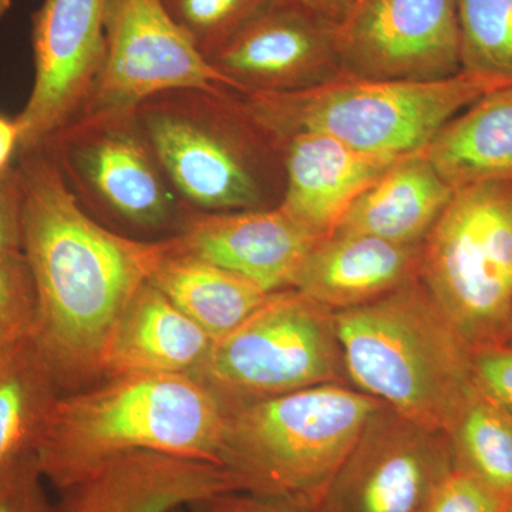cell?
<instances>
[{
  "label": "cell",
  "instance_id": "obj_1",
  "mask_svg": "<svg viewBox=\"0 0 512 512\" xmlns=\"http://www.w3.org/2000/svg\"><path fill=\"white\" fill-rule=\"evenodd\" d=\"M22 252L35 282V340L60 389L101 379V357L117 320L157 266L174 235L137 239L89 214L46 150L18 154Z\"/></svg>",
  "mask_w": 512,
  "mask_h": 512
},
{
  "label": "cell",
  "instance_id": "obj_2",
  "mask_svg": "<svg viewBox=\"0 0 512 512\" xmlns=\"http://www.w3.org/2000/svg\"><path fill=\"white\" fill-rule=\"evenodd\" d=\"M225 427L224 404L194 377H111L57 399L37 464L60 491L140 451L224 466Z\"/></svg>",
  "mask_w": 512,
  "mask_h": 512
},
{
  "label": "cell",
  "instance_id": "obj_3",
  "mask_svg": "<svg viewBox=\"0 0 512 512\" xmlns=\"http://www.w3.org/2000/svg\"><path fill=\"white\" fill-rule=\"evenodd\" d=\"M346 375L404 420L451 436L480 389L473 349L420 279L335 312Z\"/></svg>",
  "mask_w": 512,
  "mask_h": 512
},
{
  "label": "cell",
  "instance_id": "obj_4",
  "mask_svg": "<svg viewBox=\"0 0 512 512\" xmlns=\"http://www.w3.org/2000/svg\"><path fill=\"white\" fill-rule=\"evenodd\" d=\"M382 402L322 384L227 409L222 464L241 491L316 511Z\"/></svg>",
  "mask_w": 512,
  "mask_h": 512
},
{
  "label": "cell",
  "instance_id": "obj_5",
  "mask_svg": "<svg viewBox=\"0 0 512 512\" xmlns=\"http://www.w3.org/2000/svg\"><path fill=\"white\" fill-rule=\"evenodd\" d=\"M460 72L436 82L360 79L340 73L329 82L285 93H239L249 117L282 147L302 133L323 134L375 156L424 150L458 113L501 87Z\"/></svg>",
  "mask_w": 512,
  "mask_h": 512
},
{
  "label": "cell",
  "instance_id": "obj_6",
  "mask_svg": "<svg viewBox=\"0 0 512 512\" xmlns=\"http://www.w3.org/2000/svg\"><path fill=\"white\" fill-rule=\"evenodd\" d=\"M175 194L200 212L265 210L284 147L256 126L238 93L177 90L134 110Z\"/></svg>",
  "mask_w": 512,
  "mask_h": 512
},
{
  "label": "cell",
  "instance_id": "obj_7",
  "mask_svg": "<svg viewBox=\"0 0 512 512\" xmlns=\"http://www.w3.org/2000/svg\"><path fill=\"white\" fill-rule=\"evenodd\" d=\"M419 279L471 349L508 342L512 180L454 191L421 242Z\"/></svg>",
  "mask_w": 512,
  "mask_h": 512
},
{
  "label": "cell",
  "instance_id": "obj_8",
  "mask_svg": "<svg viewBox=\"0 0 512 512\" xmlns=\"http://www.w3.org/2000/svg\"><path fill=\"white\" fill-rule=\"evenodd\" d=\"M191 377L225 409L345 379L335 312L296 289L272 292L214 340Z\"/></svg>",
  "mask_w": 512,
  "mask_h": 512
},
{
  "label": "cell",
  "instance_id": "obj_9",
  "mask_svg": "<svg viewBox=\"0 0 512 512\" xmlns=\"http://www.w3.org/2000/svg\"><path fill=\"white\" fill-rule=\"evenodd\" d=\"M43 150L79 201L127 227H181L191 210L168 183L134 111L76 117Z\"/></svg>",
  "mask_w": 512,
  "mask_h": 512
},
{
  "label": "cell",
  "instance_id": "obj_10",
  "mask_svg": "<svg viewBox=\"0 0 512 512\" xmlns=\"http://www.w3.org/2000/svg\"><path fill=\"white\" fill-rule=\"evenodd\" d=\"M177 90L239 93L175 22L164 0H109L103 64L79 116L128 113Z\"/></svg>",
  "mask_w": 512,
  "mask_h": 512
},
{
  "label": "cell",
  "instance_id": "obj_11",
  "mask_svg": "<svg viewBox=\"0 0 512 512\" xmlns=\"http://www.w3.org/2000/svg\"><path fill=\"white\" fill-rule=\"evenodd\" d=\"M340 72L436 82L461 72L457 0H360L336 26Z\"/></svg>",
  "mask_w": 512,
  "mask_h": 512
},
{
  "label": "cell",
  "instance_id": "obj_12",
  "mask_svg": "<svg viewBox=\"0 0 512 512\" xmlns=\"http://www.w3.org/2000/svg\"><path fill=\"white\" fill-rule=\"evenodd\" d=\"M109 0H43L32 16L35 79L16 117L18 154L43 150L72 123L103 64Z\"/></svg>",
  "mask_w": 512,
  "mask_h": 512
},
{
  "label": "cell",
  "instance_id": "obj_13",
  "mask_svg": "<svg viewBox=\"0 0 512 512\" xmlns=\"http://www.w3.org/2000/svg\"><path fill=\"white\" fill-rule=\"evenodd\" d=\"M456 464L447 434L380 407L316 512H424Z\"/></svg>",
  "mask_w": 512,
  "mask_h": 512
},
{
  "label": "cell",
  "instance_id": "obj_14",
  "mask_svg": "<svg viewBox=\"0 0 512 512\" xmlns=\"http://www.w3.org/2000/svg\"><path fill=\"white\" fill-rule=\"evenodd\" d=\"M210 60L239 93L309 89L339 76L336 26L293 0H278Z\"/></svg>",
  "mask_w": 512,
  "mask_h": 512
},
{
  "label": "cell",
  "instance_id": "obj_15",
  "mask_svg": "<svg viewBox=\"0 0 512 512\" xmlns=\"http://www.w3.org/2000/svg\"><path fill=\"white\" fill-rule=\"evenodd\" d=\"M178 249L255 282L266 292L292 288L315 242L281 208L232 212L190 210Z\"/></svg>",
  "mask_w": 512,
  "mask_h": 512
},
{
  "label": "cell",
  "instance_id": "obj_16",
  "mask_svg": "<svg viewBox=\"0 0 512 512\" xmlns=\"http://www.w3.org/2000/svg\"><path fill=\"white\" fill-rule=\"evenodd\" d=\"M227 491L241 487L221 464L140 451L62 491L56 512H170Z\"/></svg>",
  "mask_w": 512,
  "mask_h": 512
},
{
  "label": "cell",
  "instance_id": "obj_17",
  "mask_svg": "<svg viewBox=\"0 0 512 512\" xmlns=\"http://www.w3.org/2000/svg\"><path fill=\"white\" fill-rule=\"evenodd\" d=\"M402 158L362 153L323 134H296L284 143L278 207L313 238L329 237L357 198Z\"/></svg>",
  "mask_w": 512,
  "mask_h": 512
},
{
  "label": "cell",
  "instance_id": "obj_18",
  "mask_svg": "<svg viewBox=\"0 0 512 512\" xmlns=\"http://www.w3.org/2000/svg\"><path fill=\"white\" fill-rule=\"evenodd\" d=\"M421 244L360 234L318 239L292 288L333 312L383 298L419 279Z\"/></svg>",
  "mask_w": 512,
  "mask_h": 512
},
{
  "label": "cell",
  "instance_id": "obj_19",
  "mask_svg": "<svg viewBox=\"0 0 512 512\" xmlns=\"http://www.w3.org/2000/svg\"><path fill=\"white\" fill-rule=\"evenodd\" d=\"M210 335L150 281L117 320L103 357L101 379L131 375H188L204 362Z\"/></svg>",
  "mask_w": 512,
  "mask_h": 512
},
{
  "label": "cell",
  "instance_id": "obj_20",
  "mask_svg": "<svg viewBox=\"0 0 512 512\" xmlns=\"http://www.w3.org/2000/svg\"><path fill=\"white\" fill-rule=\"evenodd\" d=\"M453 194V188L421 150L397 161L367 188L333 234L370 235L396 244H421Z\"/></svg>",
  "mask_w": 512,
  "mask_h": 512
},
{
  "label": "cell",
  "instance_id": "obj_21",
  "mask_svg": "<svg viewBox=\"0 0 512 512\" xmlns=\"http://www.w3.org/2000/svg\"><path fill=\"white\" fill-rule=\"evenodd\" d=\"M423 154L454 191L512 180V84L485 94L444 124Z\"/></svg>",
  "mask_w": 512,
  "mask_h": 512
},
{
  "label": "cell",
  "instance_id": "obj_22",
  "mask_svg": "<svg viewBox=\"0 0 512 512\" xmlns=\"http://www.w3.org/2000/svg\"><path fill=\"white\" fill-rule=\"evenodd\" d=\"M150 282L212 340L241 325L271 295L244 276L180 251L178 242Z\"/></svg>",
  "mask_w": 512,
  "mask_h": 512
},
{
  "label": "cell",
  "instance_id": "obj_23",
  "mask_svg": "<svg viewBox=\"0 0 512 512\" xmlns=\"http://www.w3.org/2000/svg\"><path fill=\"white\" fill-rule=\"evenodd\" d=\"M60 392L35 338L0 352V470L36 454Z\"/></svg>",
  "mask_w": 512,
  "mask_h": 512
},
{
  "label": "cell",
  "instance_id": "obj_24",
  "mask_svg": "<svg viewBox=\"0 0 512 512\" xmlns=\"http://www.w3.org/2000/svg\"><path fill=\"white\" fill-rule=\"evenodd\" d=\"M458 467L498 497L512 498V416L485 394L467 407L450 436Z\"/></svg>",
  "mask_w": 512,
  "mask_h": 512
},
{
  "label": "cell",
  "instance_id": "obj_25",
  "mask_svg": "<svg viewBox=\"0 0 512 512\" xmlns=\"http://www.w3.org/2000/svg\"><path fill=\"white\" fill-rule=\"evenodd\" d=\"M461 72L512 84V0H457Z\"/></svg>",
  "mask_w": 512,
  "mask_h": 512
},
{
  "label": "cell",
  "instance_id": "obj_26",
  "mask_svg": "<svg viewBox=\"0 0 512 512\" xmlns=\"http://www.w3.org/2000/svg\"><path fill=\"white\" fill-rule=\"evenodd\" d=\"M175 22L210 59L278 0H164Z\"/></svg>",
  "mask_w": 512,
  "mask_h": 512
},
{
  "label": "cell",
  "instance_id": "obj_27",
  "mask_svg": "<svg viewBox=\"0 0 512 512\" xmlns=\"http://www.w3.org/2000/svg\"><path fill=\"white\" fill-rule=\"evenodd\" d=\"M35 282L22 251L0 249V352L35 338Z\"/></svg>",
  "mask_w": 512,
  "mask_h": 512
},
{
  "label": "cell",
  "instance_id": "obj_28",
  "mask_svg": "<svg viewBox=\"0 0 512 512\" xmlns=\"http://www.w3.org/2000/svg\"><path fill=\"white\" fill-rule=\"evenodd\" d=\"M503 501L473 474L454 464L434 488L424 512H501Z\"/></svg>",
  "mask_w": 512,
  "mask_h": 512
},
{
  "label": "cell",
  "instance_id": "obj_29",
  "mask_svg": "<svg viewBox=\"0 0 512 512\" xmlns=\"http://www.w3.org/2000/svg\"><path fill=\"white\" fill-rule=\"evenodd\" d=\"M43 481L36 454L19 458L0 470V512H56Z\"/></svg>",
  "mask_w": 512,
  "mask_h": 512
},
{
  "label": "cell",
  "instance_id": "obj_30",
  "mask_svg": "<svg viewBox=\"0 0 512 512\" xmlns=\"http://www.w3.org/2000/svg\"><path fill=\"white\" fill-rule=\"evenodd\" d=\"M473 370L480 392L512 416V343L473 350Z\"/></svg>",
  "mask_w": 512,
  "mask_h": 512
},
{
  "label": "cell",
  "instance_id": "obj_31",
  "mask_svg": "<svg viewBox=\"0 0 512 512\" xmlns=\"http://www.w3.org/2000/svg\"><path fill=\"white\" fill-rule=\"evenodd\" d=\"M187 512H316L284 498L227 491L185 505Z\"/></svg>",
  "mask_w": 512,
  "mask_h": 512
},
{
  "label": "cell",
  "instance_id": "obj_32",
  "mask_svg": "<svg viewBox=\"0 0 512 512\" xmlns=\"http://www.w3.org/2000/svg\"><path fill=\"white\" fill-rule=\"evenodd\" d=\"M0 249L22 251V188L16 165L0 173Z\"/></svg>",
  "mask_w": 512,
  "mask_h": 512
},
{
  "label": "cell",
  "instance_id": "obj_33",
  "mask_svg": "<svg viewBox=\"0 0 512 512\" xmlns=\"http://www.w3.org/2000/svg\"><path fill=\"white\" fill-rule=\"evenodd\" d=\"M293 2L311 10L320 19L339 26L348 19L360 0H293Z\"/></svg>",
  "mask_w": 512,
  "mask_h": 512
},
{
  "label": "cell",
  "instance_id": "obj_34",
  "mask_svg": "<svg viewBox=\"0 0 512 512\" xmlns=\"http://www.w3.org/2000/svg\"><path fill=\"white\" fill-rule=\"evenodd\" d=\"M19 137L18 121L0 113V173L12 167V158L19 150Z\"/></svg>",
  "mask_w": 512,
  "mask_h": 512
},
{
  "label": "cell",
  "instance_id": "obj_35",
  "mask_svg": "<svg viewBox=\"0 0 512 512\" xmlns=\"http://www.w3.org/2000/svg\"><path fill=\"white\" fill-rule=\"evenodd\" d=\"M10 9H12V0H0V23L6 18Z\"/></svg>",
  "mask_w": 512,
  "mask_h": 512
},
{
  "label": "cell",
  "instance_id": "obj_36",
  "mask_svg": "<svg viewBox=\"0 0 512 512\" xmlns=\"http://www.w3.org/2000/svg\"><path fill=\"white\" fill-rule=\"evenodd\" d=\"M501 512H512V498H505Z\"/></svg>",
  "mask_w": 512,
  "mask_h": 512
},
{
  "label": "cell",
  "instance_id": "obj_37",
  "mask_svg": "<svg viewBox=\"0 0 512 512\" xmlns=\"http://www.w3.org/2000/svg\"><path fill=\"white\" fill-rule=\"evenodd\" d=\"M507 343H512V316H511V325H510V335H508Z\"/></svg>",
  "mask_w": 512,
  "mask_h": 512
},
{
  "label": "cell",
  "instance_id": "obj_38",
  "mask_svg": "<svg viewBox=\"0 0 512 512\" xmlns=\"http://www.w3.org/2000/svg\"><path fill=\"white\" fill-rule=\"evenodd\" d=\"M170 512H187V510H185V507H180V508H177V510H173Z\"/></svg>",
  "mask_w": 512,
  "mask_h": 512
}]
</instances>
